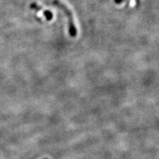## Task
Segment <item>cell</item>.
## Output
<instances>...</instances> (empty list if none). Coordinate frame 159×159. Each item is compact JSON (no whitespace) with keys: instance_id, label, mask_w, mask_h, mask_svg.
<instances>
[{"instance_id":"1","label":"cell","mask_w":159,"mask_h":159,"mask_svg":"<svg viewBox=\"0 0 159 159\" xmlns=\"http://www.w3.org/2000/svg\"><path fill=\"white\" fill-rule=\"evenodd\" d=\"M54 5L56 7H58L61 10H62L63 13H65L66 16H67L68 19V27H69V33L71 37L75 38L77 35V30L76 26L75 25L74 17H73V14L71 11L68 8L66 5H64L63 2H61L60 0H55Z\"/></svg>"},{"instance_id":"2","label":"cell","mask_w":159,"mask_h":159,"mask_svg":"<svg viewBox=\"0 0 159 159\" xmlns=\"http://www.w3.org/2000/svg\"><path fill=\"white\" fill-rule=\"evenodd\" d=\"M43 14L47 21H51L53 19V14L50 11H43Z\"/></svg>"},{"instance_id":"3","label":"cell","mask_w":159,"mask_h":159,"mask_svg":"<svg viewBox=\"0 0 159 159\" xmlns=\"http://www.w3.org/2000/svg\"><path fill=\"white\" fill-rule=\"evenodd\" d=\"M30 8L32 10H34V11H36L38 12L43 11L42 7H41V6H39V5H37L36 3H32L31 5H30Z\"/></svg>"},{"instance_id":"4","label":"cell","mask_w":159,"mask_h":159,"mask_svg":"<svg viewBox=\"0 0 159 159\" xmlns=\"http://www.w3.org/2000/svg\"><path fill=\"white\" fill-rule=\"evenodd\" d=\"M124 1L125 0H114L115 3L117 4V5H120V4H122Z\"/></svg>"},{"instance_id":"5","label":"cell","mask_w":159,"mask_h":159,"mask_svg":"<svg viewBox=\"0 0 159 159\" xmlns=\"http://www.w3.org/2000/svg\"><path fill=\"white\" fill-rule=\"evenodd\" d=\"M44 159H47V158H44Z\"/></svg>"}]
</instances>
